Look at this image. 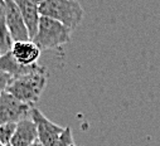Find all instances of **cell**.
I'll use <instances>...</instances> for the list:
<instances>
[{"instance_id": "cell-1", "label": "cell", "mask_w": 160, "mask_h": 146, "mask_svg": "<svg viewBox=\"0 0 160 146\" xmlns=\"http://www.w3.org/2000/svg\"><path fill=\"white\" fill-rule=\"evenodd\" d=\"M48 71L46 67L38 66L33 72L28 75L12 80L7 88V92L15 97L18 101L35 107L43 90L48 81Z\"/></svg>"}, {"instance_id": "cell-2", "label": "cell", "mask_w": 160, "mask_h": 146, "mask_svg": "<svg viewBox=\"0 0 160 146\" xmlns=\"http://www.w3.org/2000/svg\"><path fill=\"white\" fill-rule=\"evenodd\" d=\"M42 17L54 19L73 32L82 20L83 9L76 0H43L39 2Z\"/></svg>"}, {"instance_id": "cell-3", "label": "cell", "mask_w": 160, "mask_h": 146, "mask_svg": "<svg viewBox=\"0 0 160 146\" xmlns=\"http://www.w3.org/2000/svg\"><path fill=\"white\" fill-rule=\"evenodd\" d=\"M71 33L72 32L59 22L47 17H42L33 42L41 48V51L59 48L69 43Z\"/></svg>"}, {"instance_id": "cell-4", "label": "cell", "mask_w": 160, "mask_h": 146, "mask_svg": "<svg viewBox=\"0 0 160 146\" xmlns=\"http://www.w3.org/2000/svg\"><path fill=\"white\" fill-rule=\"evenodd\" d=\"M32 106L18 101L7 91L0 96V125L18 124L30 117Z\"/></svg>"}, {"instance_id": "cell-5", "label": "cell", "mask_w": 160, "mask_h": 146, "mask_svg": "<svg viewBox=\"0 0 160 146\" xmlns=\"http://www.w3.org/2000/svg\"><path fill=\"white\" fill-rule=\"evenodd\" d=\"M30 119L34 121L37 126L38 132V141L42 146H54L56 141L63 132L64 127L53 124L51 120H48L39 108L33 107L30 112Z\"/></svg>"}, {"instance_id": "cell-6", "label": "cell", "mask_w": 160, "mask_h": 146, "mask_svg": "<svg viewBox=\"0 0 160 146\" xmlns=\"http://www.w3.org/2000/svg\"><path fill=\"white\" fill-rule=\"evenodd\" d=\"M5 15H7V27L13 42L17 43V42L30 41L28 29L25 27L20 10L14 0H7L5 2Z\"/></svg>"}, {"instance_id": "cell-7", "label": "cell", "mask_w": 160, "mask_h": 146, "mask_svg": "<svg viewBox=\"0 0 160 146\" xmlns=\"http://www.w3.org/2000/svg\"><path fill=\"white\" fill-rule=\"evenodd\" d=\"M15 3L20 10L25 27L28 29L29 38L30 41H33L38 32L39 22L42 18L41 13H39V2H35V0H17Z\"/></svg>"}, {"instance_id": "cell-8", "label": "cell", "mask_w": 160, "mask_h": 146, "mask_svg": "<svg viewBox=\"0 0 160 146\" xmlns=\"http://www.w3.org/2000/svg\"><path fill=\"white\" fill-rule=\"evenodd\" d=\"M12 54L15 61L22 66H33L38 64V59L41 57V48H39L33 41L27 42H17L13 44Z\"/></svg>"}, {"instance_id": "cell-9", "label": "cell", "mask_w": 160, "mask_h": 146, "mask_svg": "<svg viewBox=\"0 0 160 146\" xmlns=\"http://www.w3.org/2000/svg\"><path fill=\"white\" fill-rule=\"evenodd\" d=\"M38 141V132L34 121L28 117L17 124L14 136L10 141L12 146H32Z\"/></svg>"}, {"instance_id": "cell-10", "label": "cell", "mask_w": 160, "mask_h": 146, "mask_svg": "<svg viewBox=\"0 0 160 146\" xmlns=\"http://www.w3.org/2000/svg\"><path fill=\"white\" fill-rule=\"evenodd\" d=\"M38 66L39 64H33V66L19 64L15 61V58L13 57L12 52H8L5 54H0V72L7 73L13 80L28 75V73L33 72Z\"/></svg>"}, {"instance_id": "cell-11", "label": "cell", "mask_w": 160, "mask_h": 146, "mask_svg": "<svg viewBox=\"0 0 160 146\" xmlns=\"http://www.w3.org/2000/svg\"><path fill=\"white\" fill-rule=\"evenodd\" d=\"M13 39L9 34L7 27V15H5V2L0 0V54H5L13 48Z\"/></svg>"}, {"instance_id": "cell-12", "label": "cell", "mask_w": 160, "mask_h": 146, "mask_svg": "<svg viewBox=\"0 0 160 146\" xmlns=\"http://www.w3.org/2000/svg\"><path fill=\"white\" fill-rule=\"evenodd\" d=\"M17 124H5L0 125V144L3 146L10 145V141L14 136Z\"/></svg>"}, {"instance_id": "cell-13", "label": "cell", "mask_w": 160, "mask_h": 146, "mask_svg": "<svg viewBox=\"0 0 160 146\" xmlns=\"http://www.w3.org/2000/svg\"><path fill=\"white\" fill-rule=\"evenodd\" d=\"M73 136H72V130L69 126L64 127L63 132L61 134V136L58 137V140L56 141L54 146H73Z\"/></svg>"}, {"instance_id": "cell-14", "label": "cell", "mask_w": 160, "mask_h": 146, "mask_svg": "<svg viewBox=\"0 0 160 146\" xmlns=\"http://www.w3.org/2000/svg\"><path fill=\"white\" fill-rule=\"evenodd\" d=\"M12 80L13 78L9 75H7V73H4V72H0V96L7 91L8 86L12 82Z\"/></svg>"}, {"instance_id": "cell-15", "label": "cell", "mask_w": 160, "mask_h": 146, "mask_svg": "<svg viewBox=\"0 0 160 146\" xmlns=\"http://www.w3.org/2000/svg\"><path fill=\"white\" fill-rule=\"evenodd\" d=\"M32 146H42V145H41V142H39V141H37V142H34Z\"/></svg>"}, {"instance_id": "cell-16", "label": "cell", "mask_w": 160, "mask_h": 146, "mask_svg": "<svg viewBox=\"0 0 160 146\" xmlns=\"http://www.w3.org/2000/svg\"><path fill=\"white\" fill-rule=\"evenodd\" d=\"M0 146H3V145H2V144H0Z\"/></svg>"}, {"instance_id": "cell-17", "label": "cell", "mask_w": 160, "mask_h": 146, "mask_svg": "<svg viewBox=\"0 0 160 146\" xmlns=\"http://www.w3.org/2000/svg\"><path fill=\"white\" fill-rule=\"evenodd\" d=\"M8 146H12V145H8Z\"/></svg>"}, {"instance_id": "cell-18", "label": "cell", "mask_w": 160, "mask_h": 146, "mask_svg": "<svg viewBox=\"0 0 160 146\" xmlns=\"http://www.w3.org/2000/svg\"><path fill=\"white\" fill-rule=\"evenodd\" d=\"M73 146H76V145H73Z\"/></svg>"}]
</instances>
